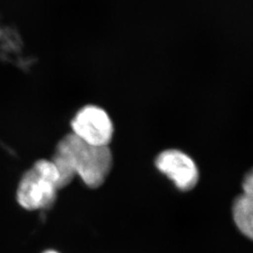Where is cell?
Segmentation results:
<instances>
[{
    "instance_id": "obj_7",
    "label": "cell",
    "mask_w": 253,
    "mask_h": 253,
    "mask_svg": "<svg viewBox=\"0 0 253 253\" xmlns=\"http://www.w3.org/2000/svg\"><path fill=\"white\" fill-rule=\"evenodd\" d=\"M55 253V252H53V251H49V252H46V253Z\"/></svg>"
},
{
    "instance_id": "obj_4",
    "label": "cell",
    "mask_w": 253,
    "mask_h": 253,
    "mask_svg": "<svg viewBox=\"0 0 253 253\" xmlns=\"http://www.w3.org/2000/svg\"><path fill=\"white\" fill-rule=\"evenodd\" d=\"M155 163L157 168L182 191L192 190L198 183L199 171L196 163L180 150H165L157 157Z\"/></svg>"
},
{
    "instance_id": "obj_1",
    "label": "cell",
    "mask_w": 253,
    "mask_h": 253,
    "mask_svg": "<svg viewBox=\"0 0 253 253\" xmlns=\"http://www.w3.org/2000/svg\"><path fill=\"white\" fill-rule=\"evenodd\" d=\"M51 161L60 173L79 176L85 186L97 189L110 174L113 154L109 146L87 145L72 132L58 142Z\"/></svg>"
},
{
    "instance_id": "obj_3",
    "label": "cell",
    "mask_w": 253,
    "mask_h": 253,
    "mask_svg": "<svg viewBox=\"0 0 253 253\" xmlns=\"http://www.w3.org/2000/svg\"><path fill=\"white\" fill-rule=\"evenodd\" d=\"M73 133L92 146H109L114 136V124L104 109L85 105L72 119Z\"/></svg>"
},
{
    "instance_id": "obj_2",
    "label": "cell",
    "mask_w": 253,
    "mask_h": 253,
    "mask_svg": "<svg viewBox=\"0 0 253 253\" xmlns=\"http://www.w3.org/2000/svg\"><path fill=\"white\" fill-rule=\"evenodd\" d=\"M60 190V176L51 160L37 161L19 182L16 197L19 205L27 210L51 208Z\"/></svg>"
},
{
    "instance_id": "obj_6",
    "label": "cell",
    "mask_w": 253,
    "mask_h": 253,
    "mask_svg": "<svg viewBox=\"0 0 253 253\" xmlns=\"http://www.w3.org/2000/svg\"><path fill=\"white\" fill-rule=\"evenodd\" d=\"M243 193L253 197V168L245 175L243 180Z\"/></svg>"
},
{
    "instance_id": "obj_5",
    "label": "cell",
    "mask_w": 253,
    "mask_h": 253,
    "mask_svg": "<svg viewBox=\"0 0 253 253\" xmlns=\"http://www.w3.org/2000/svg\"><path fill=\"white\" fill-rule=\"evenodd\" d=\"M233 217L238 230L253 240V197L239 195L233 205Z\"/></svg>"
}]
</instances>
